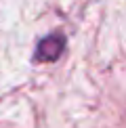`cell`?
Segmentation results:
<instances>
[{
	"label": "cell",
	"mask_w": 126,
	"mask_h": 128,
	"mask_svg": "<svg viewBox=\"0 0 126 128\" xmlns=\"http://www.w3.org/2000/svg\"><path fill=\"white\" fill-rule=\"evenodd\" d=\"M63 44H65L63 36H48V38H44L40 42V46H38V55H36V59H38V61H55L57 57L61 55Z\"/></svg>",
	"instance_id": "obj_1"
}]
</instances>
